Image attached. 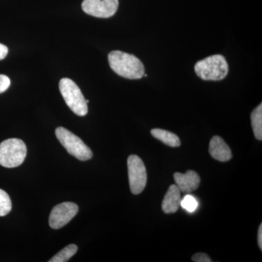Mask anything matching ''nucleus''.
Here are the masks:
<instances>
[{"label":"nucleus","mask_w":262,"mask_h":262,"mask_svg":"<svg viewBox=\"0 0 262 262\" xmlns=\"http://www.w3.org/2000/svg\"><path fill=\"white\" fill-rule=\"evenodd\" d=\"M78 248L75 244H71L62 249L56 256L50 260V262H66L68 261L74 255L77 253Z\"/></svg>","instance_id":"nucleus-14"},{"label":"nucleus","mask_w":262,"mask_h":262,"mask_svg":"<svg viewBox=\"0 0 262 262\" xmlns=\"http://www.w3.org/2000/svg\"><path fill=\"white\" fill-rule=\"evenodd\" d=\"M27 146L19 139H7L0 143V165L12 168L20 166L27 157Z\"/></svg>","instance_id":"nucleus-3"},{"label":"nucleus","mask_w":262,"mask_h":262,"mask_svg":"<svg viewBox=\"0 0 262 262\" xmlns=\"http://www.w3.org/2000/svg\"><path fill=\"white\" fill-rule=\"evenodd\" d=\"M194 71L202 80H222L228 74L229 66L225 57L222 55H213L196 62Z\"/></svg>","instance_id":"nucleus-2"},{"label":"nucleus","mask_w":262,"mask_h":262,"mask_svg":"<svg viewBox=\"0 0 262 262\" xmlns=\"http://www.w3.org/2000/svg\"><path fill=\"white\" fill-rule=\"evenodd\" d=\"M208 150L212 158L219 161L227 162L232 159L230 148L220 136H215L212 138Z\"/></svg>","instance_id":"nucleus-10"},{"label":"nucleus","mask_w":262,"mask_h":262,"mask_svg":"<svg viewBox=\"0 0 262 262\" xmlns=\"http://www.w3.org/2000/svg\"><path fill=\"white\" fill-rule=\"evenodd\" d=\"M10 85L9 77L6 75H0V94H3L8 89Z\"/></svg>","instance_id":"nucleus-17"},{"label":"nucleus","mask_w":262,"mask_h":262,"mask_svg":"<svg viewBox=\"0 0 262 262\" xmlns=\"http://www.w3.org/2000/svg\"><path fill=\"white\" fill-rule=\"evenodd\" d=\"M251 125L255 137L258 140H262V104L258 105L251 115Z\"/></svg>","instance_id":"nucleus-13"},{"label":"nucleus","mask_w":262,"mask_h":262,"mask_svg":"<svg viewBox=\"0 0 262 262\" xmlns=\"http://www.w3.org/2000/svg\"><path fill=\"white\" fill-rule=\"evenodd\" d=\"M108 60L112 70L124 78L137 80L144 75V64L134 55L115 51L108 54Z\"/></svg>","instance_id":"nucleus-1"},{"label":"nucleus","mask_w":262,"mask_h":262,"mask_svg":"<svg viewBox=\"0 0 262 262\" xmlns=\"http://www.w3.org/2000/svg\"><path fill=\"white\" fill-rule=\"evenodd\" d=\"M176 185L184 193L192 192L199 187L201 177L194 170H188L186 173H176L173 175Z\"/></svg>","instance_id":"nucleus-9"},{"label":"nucleus","mask_w":262,"mask_h":262,"mask_svg":"<svg viewBox=\"0 0 262 262\" xmlns=\"http://www.w3.org/2000/svg\"><path fill=\"white\" fill-rule=\"evenodd\" d=\"M8 53V48L5 45L0 43V61L4 59Z\"/></svg>","instance_id":"nucleus-19"},{"label":"nucleus","mask_w":262,"mask_h":262,"mask_svg":"<svg viewBox=\"0 0 262 262\" xmlns=\"http://www.w3.org/2000/svg\"><path fill=\"white\" fill-rule=\"evenodd\" d=\"M60 92L67 106L78 116H85L88 113V103L80 88L73 80L61 79L59 82Z\"/></svg>","instance_id":"nucleus-4"},{"label":"nucleus","mask_w":262,"mask_h":262,"mask_svg":"<svg viewBox=\"0 0 262 262\" xmlns=\"http://www.w3.org/2000/svg\"><path fill=\"white\" fill-rule=\"evenodd\" d=\"M151 134L155 139H158L163 144L171 147H178L181 145V141L179 136L170 131L155 128L151 130Z\"/></svg>","instance_id":"nucleus-12"},{"label":"nucleus","mask_w":262,"mask_h":262,"mask_svg":"<svg viewBox=\"0 0 262 262\" xmlns=\"http://www.w3.org/2000/svg\"><path fill=\"white\" fill-rule=\"evenodd\" d=\"M181 206L189 213H192V212L196 211L198 206V203L195 198L187 194L181 201Z\"/></svg>","instance_id":"nucleus-16"},{"label":"nucleus","mask_w":262,"mask_h":262,"mask_svg":"<svg viewBox=\"0 0 262 262\" xmlns=\"http://www.w3.org/2000/svg\"><path fill=\"white\" fill-rule=\"evenodd\" d=\"M56 136L69 154L77 159L86 161L92 158L93 152L89 146L70 130L63 127H58L56 130Z\"/></svg>","instance_id":"nucleus-5"},{"label":"nucleus","mask_w":262,"mask_h":262,"mask_svg":"<svg viewBox=\"0 0 262 262\" xmlns=\"http://www.w3.org/2000/svg\"><path fill=\"white\" fill-rule=\"evenodd\" d=\"M129 184L131 192L139 194L144 191L147 182V173L144 163L137 155H132L127 159Z\"/></svg>","instance_id":"nucleus-6"},{"label":"nucleus","mask_w":262,"mask_h":262,"mask_svg":"<svg viewBox=\"0 0 262 262\" xmlns=\"http://www.w3.org/2000/svg\"><path fill=\"white\" fill-rule=\"evenodd\" d=\"M181 191L175 184L169 187L168 192L164 196L163 203H162V209L164 213L167 214H171L178 211L179 206H181Z\"/></svg>","instance_id":"nucleus-11"},{"label":"nucleus","mask_w":262,"mask_h":262,"mask_svg":"<svg viewBox=\"0 0 262 262\" xmlns=\"http://www.w3.org/2000/svg\"><path fill=\"white\" fill-rule=\"evenodd\" d=\"M12 209V203L8 193L0 189V216H5Z\"/></svg>","instance_id":"nucleus-15"},{"label":"nucleus","mask_w":262,"mask_h":262,"mask_svg":"<svg viewBox=\"0 0 262 262\" xmlns=\"http://www.w3.org/2000/svg\"><path fill=\"white\" fill-rule=\"evenodd\" d=\"M193 261L195 262H211L212 260L208 255L204 253H198L192 256Z\"/></svg>","instance_id":"nucleus-18"},{"label":"nucleus","mask_w":262,"mask_h":262,"mask_svg":"<svg viewBox=\"0 0 262 262\" xmlns=\"http://www.w3.org/2000/svg\"><path fill=\"white\" fill-rule=\"evenodd\" d=\"M258 244L260 249L262 250V225L259 226L258 231Z\"/></svg>","instance_id":"nucleus-20"},{"label":"nucleus","mask_w":262,"mask_h":262,"mask_svg":"<svg viewBox=\"0 0 262 262\" xmlns=\"http://www.w3.org/2000/svg\"><path fill=\"white\" fill-rule=\"evenodd\" d=\"M77 204L66 202L57 205L52 209L49 217V225L51 228L58 229L64 227L78 213Z\"/></svg>","instance_id":"nucleus-8"},{"label":"nucleus","mask_w":262,"mask_h":262,"mask_svg":"<svg viewBox=\"0 0 262 262\" xmlns=\"http://www.w3.org/2000/svg\"><path fill=\"white\" fill-rule=\"evenodd\" d=\"M118 6V0H84L82 3V9L84 13L96 18L113 16Z\"/></svg>","instance_id":"nucleus-7"}]
</instances>
